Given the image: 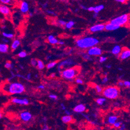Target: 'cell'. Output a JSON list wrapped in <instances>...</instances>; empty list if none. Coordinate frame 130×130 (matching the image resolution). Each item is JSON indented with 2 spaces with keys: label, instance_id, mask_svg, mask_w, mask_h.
<instances>
[{
  "label": "cell",
  "instance_id": "obj_4",
  "mask_svg": "<svg viewBox=\"0 0 130 130\" xmlns=\"http://www.w3.org/2000/svg\"><path fill=\"white\" fill-rule=\"evenodd\" d=\"M78 74V70L77 69L71 67V68L66 69L62 71L61 75L63 78L70 80L74 79L75 77Z\"/></svg>",
  "mask_w": 130,
  "mask_h": 130
},
{
  "label": "cell",
  "instance_id": "obj_40",
  "mask_svg": "<svg viewBox=\"0 0 130 130\" xmlns=\"http://www.w3.org/2000/svg\"><path fill=\"white\" fill-rule=\"evenodd\" d=\"M108 81V78L107 77V76H105L104 77H103V78L102 79V83L103 84H105L106 83H107V81Z\"/></svg>",
  "mask_w": 130,
  "mask_h": 130
},
{
  "label": "cell",
  "instance_id": "obj_23",
  "mask_svg": "<svg viewBox=\"0 0 130 130\" xmlns=\"http://www.w3.org/2000/svg\"><path fill=\"white\" fill-rule=\"evenodd\" d=\"M104 8V6L103 5H98L95 7H94V11L93 12L95 14H99L101 11L103 10Z\"/></svg>",
  "mask_w": 130,
  "mask_h": 130
},
{
  "label": "cell",
  "instance_id": "obj_29",
  "mask_svg": "<svg viewBox=\"0 0 130 130\" xmlns=\"http://www.w3.org/2000/svg\"><path fill=\"white\" fill-rule=\"evenodd\" d=\"M18 56L20 58H24L27 56V53L25 51H21L18 54Z\"/></svg>",
  "mask_w": 130,
  "mask_h": 130
},
{
  "label": "cell",
  "instance_id": "obj_49",
  "mask_svg": "<svg viewBox=\"0 0 130 130\" xmlns=\"http://www.w3.org/2000/svg\"><path fill=\"white\" fill-rule=\"evenodd\" d=\"M82 114V115H83V116L87 119V120H88V121H90V119H89V118L88 117V116L87 115H84V114Z\"/></svg>",
  "mask_w": 130,
  "mask_h": 130
},
{
  "label": "cell",
  "instance_id": "obj_50",
  "mask_svg": "<svg viewBox=\"0 0 130 130\" xmlns=\"http://www.w3.org/2000/svg\"><path fill=\"white\" fill-rule=\"evenodd\" d=\"M58 44L59 45H64V42L63 41H58Z\"/></svg>",
  "mask_w": 130,
  "mask_h": 130
},
{
  "label": "cell",
  "instance_id": "obj_12",
  "mask_svg": "<svg viewBox=\"0 0 130 130\" xmlns=\"http://www.w3.org/2000/svg\"><path fill=\"white\" fill-rule=\"evenodd\" d=\"M130 50L128 49H124L121 50V53L120 54L119 57L120 59L126 60L130 57Z\"/></svg>",
  "mask_w": 130,
  "mask_h": 130
},
{
  "label": "cell",
  "instance_id": "obj_38",
  "mask_svg": "<svg viewBox=\"0 0 130 130\" xmlns=\"http://www.w3.org/2000/svg\"><path fill=\"white\" fill-rule=\"evenodd\" d=\"M49 98L51 99V100H57L58 99V97L55 95V94H50L49 95Z\"/></svg>",
  "mask_w": 130,
  "mask_h": 130
},
{
  "label": "cell",
  "instance_id": "obj_64",
  "mask_svg": "<svg viewBox=\"0 0 130 130\" xmlns=\"http://www.w3.org/2000/svg\"><path fill=\"white\" fill-rule=\"evenodd\" d=\"M42 130H45V129H43Z\"/></svg>",
  "mask_w": 130,
  "mask_h": 130
},
{
  "label": "cell",
  "instance_id": "obj_51",
  "mask_svg": "<svg viewBox=\"0 0 130 130\" xmlns=\"http://www.w3.org/2000/svg\"><path fill=\"white\" fill-rule=\"evenodd\" d=\"M80 7H81L82 9H85V10H87V9H88V8H87V7H86L85 6L83 5H80Z\"/></svg>",
  "mask_w": 130,
  "mask_h": 130
},
{
  "label": "cell",
  "instance_id": "obj_24",
  "mask_svg": "<svg viewBox=\"0 0 130 130\" xmlns=\"http://www.w3.org/2000/svg\"><path fill=\"white\" fill-rule=\"evenodd\" d=\"M106 101V99L104 98H100L97 99L96 100V103H97V104H98L100 106H102L103 105H104V104L105 103V102Z\"/></svg>",
  "mask_w": 130,
  "mask_h": 130
},
{
  "label": "cell",
  "instance_id": "obj_36",
  "mask_svg": "<svg viewBox=\"0 0 130 130\" xmlns=\"http://www.w3.org/2000/svg\"><path fill=\"white\" fill-rule=\"evenodd\" d=\"M106 60H107V58L106 57H104V56H101L100 58L99 61H100V63H103V62H105Z\"/></svg>",
  "mask_w": 130,
  "mask_h": 130
},
{
  "label": "cell",
  "instance_id": "obj_41",
  "mask_svg": "<svg viewBox=\"0 0 130 130\" xmlns=\"http://www.w3.org/2000/svg\"><path fill=\"white\" fill-rule=\"evenodd\" d=\"M119 129V130H125L126 129V124H125L124 123H122L121 124V126L120 127V128Z\"/></svg>",
  "mask_w": 130,
  "mask_h": 130
},
{
  "label": "cell",
  "instance_id": "obj_54",
  "mask_svg": "<svg viewBox=\"0 0 130 130\" xmlns=\"http://www.w3.org/2000/svg\"><path fill=\"white\" fill-rule=\"evenodd\" d=\"M46 12L48 14H54V12H53L52 11H46Z\"/></svg>",
  "mask_w": 130,
  "mask_h": 130
},
{
  "label": "cell",
  "instance_id": "obj_63",
  "mask_svg": "<svg viewBox=\"0 0 130 130\" xmlns=\"http://www.w3.org/2000/svg\"><path fill=\"white\" fill-rule=\"evenodd\" d=\"M14 130V129H11L10 130Z\"/></svg>",
  "mask_w": 130,
  "mask_h": 130
},
{
  "label": "cell",
  "instance_id": "obj_14",
  "mask_svg": "<svg viewBox=\"0 0 130 130\" xmlns=\"http://www.w3.org/2000/svg\"><path fill=\"white\" fill-rule=\"evenodd\" d=\"M86 109V106L83 104H80L76 105L74 108V112L77 113L82 114L85 112Z\"/></svg>",
  "mask_w": 130,
  "mask_h": 130
},
{
  "label": "cell",
  "instance_id": "obj_27",
  "mask_svg": "<svg viewBox=\"0 0 130 130\" xmlns=\"http://www.w3.org/2000/svg\"><path fill=\"white\" fill-rule=\"evenodd\" d=\"M57 64H58V62L56 61L51 62L47 64V65H46V67L48 70H49L50 69L53 68V67H55L57 65Z\"/></svg>",
  "mask_w": 130,
  "mask_h": 130
},
{
  "label": "cell",
  "instance_id": "obj_10",
  "mask_svg": "<svg viewBox=\"0 0 130 130\" xmlns=\"http://www.w3.org/2000/svg\"><path fill=\"white\" fill-rule=\"evenodd\" d=\"M11 13L10 8L5 5L0 4V14L4 16L9 15Z\"/></svg>",
  "mask_w": 130,
  "mask_h": 130
},
{
  "label": "cell",
  "instance_id": "obj_42",
  "mask_svg": "<svg viewBox=\"0 0 130 130\" xmlns=\"http://www.w3.org/2000/svg\"><path fill=\"white\" fill-rule=\"evenodd\" d=\"M118 86H119V87H123V86H124L123 81H122V80L119 81V82L118 83Z\"/></svg>",
  "mask_w": 130,
  "mask_h": 130
},
{
  "label": "cell",
  "instance_id": "obj_33",
  "mask_svg": "<svg viewBox=\"0 0 130 130\" xmlns=\"http://www.w3.org/2000/svg\"><path fill=\"white\" fill-rule=\"evenodd\" d=\"M123 123H122V122H121V121H116V122L115 123H114V124L113 125V126H114V127H115V128H120V126H121V124H122Z\"/></svg>",
  "mask_w": 130,
  "mask_h": 130
},
{
  "label": "cell",
  "instance_id": "obj_28",
  "mask_svg": "<svg viewBox=\"0 0 130 130\" xmlns=\"http://www.w3.org/2000/svg\"><path fill=\"white\" fill-rule=\"evenodd\" d=\"M75 25V22L73 21H70L68 22H66L65 25L66 28L68 29H71L72 28L74 27Z\"/></svg>",
  "mask_w": 130,
  "mask_h": 130
},
{
  "label": "cell",
  "instance_id": "obj_7",
  "mask_svg": "<svg viewBox=\"0 0 130 130\" xmlns=\"http://www.w3.org/2000/svg\"><path fill=\"white\" fill-rule=\"evenodd\" d=\"M87 53V54L90 56H99L102 55V51L100 48L94 46L89 48Z\"/></svg>",
  "mask_w": 130,
  "mask_h": 130
},
{
  "label": "cell",
  "instance_id": "obj_39",
  "mask_svg": "<svg viewBox=\"0 0 130 130\" xmlns=\"http://www.w3.org/2000/svg\"><path fill=\"white\" fill-rule=\"evenodd\" d=\"M76 83L78 84H83L84 81L80 78H76Z\"/></svg>",
  "mask_w": 130,
  "mask_h": 130
},
{
  "label": "cell",
  "instance_id": "obj_21",
  "mask_svg": "<svg viewBox=\"0 0 130 130\" xmlns=\"http://www.w3.org/2000/svg\"><path fill=\"white\" fill-rule=\"evenodd\" d=\"M48 41L50 44L52 45L57 44L59 41L57 38L55 37L53 35H49L48 37Z\"/></svg>",
  "mask_w": 130,
  "mask_h": 130
},
{
  "label": "cell",
  "instance_id": "obj_16",
  "mask_svg": "<svg viewBox=\"0 0 130 130\" xmlns=\"http://www.w3.org/2000/svg\"><path fill=\"white\" fill-rule=\"evenodd\" d=\"M20 44H21V42H20V40H18V39L14 40L13 41L12 44H11V49L13 50H15L18 48L19 46L20 45Z\"/></svg>",
  "mask_w": 130,
  "mask_h": 130
},
{
  "label": "cell",
  "instance_id": "obj_35",
  "mask_svg": "<svg viewBox=\"0 0 130 130\" xmlns=\"http://www.w3.org/2000/svg\"><path fill=\"white\" fill-rule=\"evenodd\" d=\"M83 58L86 60H92V58L88 54H84L83 56Z\"/></svg>",
  "mask_w": 130,
  "mask_h": 130
},
{
  "label": "cell",
  "instance_id": "obj_8",
  "mask_svg": "<svg viewBox=\"0 0 130 130\" xmlns=\"http://www.w3.org/2000/svg\"><path fill=\"white\" fill-rule=\"evenodd\" d=\"M11 102L13 104L20 105H28L29 104V101L27 99H20L18 98H14L12 99Z\"/></svg>",
  "mask_w": 130,
  "mask_h": 130
},
{
  "label": "cell",
  "instance_id": "obj_61",
  "mask_svg": "<svg viewBox=\"0 0 130 130\" xmlns=\"http://www.w3.org/2000/svg\"><path fill=\"white\" fill-rule=\"evenodd\" d=\"M35 77L36 78H37V77H38V75H37V74H36V75H35Z\"/></svg>",
  "mask_w": 130,
  "mask_h": 130
},
{
  "label": "cell",
  "instance_id": "obj_2",
  "mask_svg": "<svg viewBox=\"0 0 130 130\" xmlns=\"http://www.w3.org/2000/svg\"><path fill=\"white\" fill-rule=\"evenodd\" d=\"M99 41L92 37L81 38L76 41V45L81 49H88L94 47L99 44Z\"/></svg>",
  "mask_w": 130,
  "mask_h": 130
},
{
  "label": "cell",
  "instance_id": "obj_46",
  "mask_svg": "<svg viewBox=\"0 0 130 130\" xmlns=\"http://www.w3.org/2000/svg\"><path fill=\"white\" fill-rule=\"evenodd\" d=\"M37 88L38 89H40L43 90V89H45V86L44 85H39L37 87Z\"/></svg>",
  "mask_w": 130,
  "mask_h": 130
},
{
  "label": "cell",
  "instance_id": "obj_45",
  "mask_svg": "<svg viewBox=\"0 0 130 130\" xmlns=\"http://www.w3.org/2000/svg\"><path fill=\"white\" fill-rule=\"evenodd\" d=\"M26 79L27 80H29L31 79V73H28L27 77H26Z\"/></svg>",
  "mask_w": 130,
  "mask_h": 130
},
{
  "label": "cell",
  "instance_id": "obj_26",
  "mask_svg": "<svg viewBox=\"0 0 130 130\" xmlns=\"http://www.w3.org/2000/svg\"><path fill=\"white\" fill-rule=\"evenodd\" d=\"M4 66L7 69H13L14 68V65L11 61H7L4 64Z\"/></svg>",
  "mask_w": 130,
  "mask_h": 130
},
{
  "label": "cell",
  "instance_id": "obj_5",
  "mask_svg": "<svg viewBox=\"0 0 130 130\" xmlns=\"http://www.w3.org/2000/svg\"><path fill=\"white\" fill-rule=\"evenodd\" d=\"M129 16L128 14H123L121 16L113 19L110 23L120 27L121 26L125 25L128 23L129 21Z\"/></svg>",
  "mask_w": 130,
  "mask_h": 130
},
{
  "label": "cell",
  "instance_id": "obj_15",
  "mask_svg": "<svg viewBox=\"0 0 130 130\" xmlns=\"http://www.w3.org/2000/svg\"><path fill=\"white\" fill-rule=\"evenodd\" d=\"M120 27L119 26L115 25L111 23H108L105 25V29L106 31H115L119 29Z\"/></svg>",
  "mask_w": 130,
  "mask_h": 130
},
{
  "label": "cell",
  "instance_id": "obj_13",
  "mask_svg": "<svg viewBox=\"0 0 130 130\" xmlns=\"http://www.w3.org/2000/svg\"><path fill=\"white\" fill-rule=\"evenodd\" d=\"M20 12L23 14L27 13L29 12V4L26 1L22 2L20 4Z\"/></svg>",
  "mask_w": 130,
  "mask_h": 130
},
{
  "label": "cell",
  "instance_id": "obj_55",
  "mask_svg": "<svg viewBox=\"0 0 130 130\" xmlns=\"http://www.w3.org/2000/svg\"><path fill=\"white\" fill-rule=\"evenodd\" d=\"M2 117H3V114H2V113L1 112V110H0V120H1L2 119Z\"/></svg>",
  "mask_w": 130,
  "mask_h": 130
},
{
  "label": "cell",
  "instance_id": "obj_32",
  "mask_svg": "<svg viewBox=\"0 0 130 130\" xmlns=\"http://www.w3.org/2000/svg\"><path fill=\"white\" fill-rule=\"evenodd\" d=\"M12 2L11 0H0V2L2 3V4L5 5L11 4Z\"/></svg>",
  "mask_w": 130,
  "mask_h": 130
},
{
  "label": "cell",
  "instance_id": "obj_9",
  "mask_svg": "<svg viewBox=\"0 0 130 130\" xmlns=\"http://www.w3.org/2000/svg\"><path fill=\"white\" fill-rule=\"evenodd\" d=\"M20 118L23 122H27L31 120L32 118V115L29 112L24 111L20 113Z\"/></svg>",
  "mask_w": 130,
  "mask_h": 130
},
{
  "label": "cell",
  "instance_id": "obj_17",
  "mask_svg": "<svg viewBox=\"0 0 130 130\" xmlns=\"http://www.w3.org/2000/svg\"><path fill=\"white\" fill-rule=\"evenodd\" d=\"M118 120V117L116 116H114V115H112L109 116L107 118V123L110 125H113L114 123L117 121Z\"/></svg>",
  "mask_w": 130,
  "mask_h": 130
},
{
  "label": "cell",
  "instance_id": "obj_11",
  "mask_svg": "<svg viewBox=\"0 0 130 130\" xmlns=\"http://www.w3.org/2000/svg\"><path fill=\"white\" fill-rule=\"evenodd\" d=\"M105 29V25L103 24H98L95 25L90 28V31L91 32L94 33L99 31H102Z\"/></svg>",
  "mask_w": 130,
  "mask_h": 130
},
{
  "label": "cell",
  "instance_id": "obj_34",
  "mask_svg": "<svg viewBox=\"0 0 130 130\" xmlns=\"http://www.w3.org/2000/svg\"><path fill=\"white\" fill-rule=\"evenodd\" d=\"M58 24H59V25L61 26L64 27V26H65L66 24V22L64 20H59L58 21Z\"/></svg>",
  "mask_w": 130,
  "mask_h": 130
},
{
  "label": "cell",
  "instance_id": "obj_53",
  "mask_svg": "<svg viewBox=\"0 0 130 130\" xmlns=\"http://www.w3.org/2000/svg\"><path fill=\"white\" fill-rule=\"evenodd\" d=\"M43 129H45V130H48V129H49L48 126L47 124H45L44 125V128H43Z\"/></svg>",
  "mask_w": 130,
  "mask_h": 130
},
{
  "label": "cell",
  "instance_id": "obj_52",
  "mask_svg": "<svg viewBox=\"0 0 130 130\" xmlns=\"http://www.w3.org/2000/svg\"><path fill=\"white\" fill-rule=\"evenodd\" d=\"M116 2H119V3H124L126 2V0H117Z\"/></svg>",
  "mask_w": 130,
  "mask_h": 130
},
{
  "label": "cell",
  "instance_id": "obj_20",
  "mask_svg": "<svg viewBox=\"0 0 130 130\" xmlns=\"http://www.w3.org/2000/svg\"><path fill=\"white\" fill-rule=\"evenodd\" d=\"M61 120L64 123L67 124V123H70L72 122V121H73V118H72L71 116L65 115L62 117Z\"/></svg>",
  "mask_w": 130,
  "mask_h": 130
},
{
  "label": "cell",
  "instance_id": "obj_44",
  "mask_svg": "<svg viewBox=\"0 0 130 130\" xmlns=\"http://www.w3.org/2000/svg\"><path fill=\"white\" fill-rule=\"evenodd\" d=\"M2 40L3 42H4L3 43H5V44H7V43H9V41L8 39H7V38H2Z\"/></svg>",
  "mask_w": 130,
  "mask_h": 130
},
{
  "label": "cell",
  "instance_id": "obj_37",
  "mask_svg": "<svg viewBox=\"0 0 130 130\" xmlns=\"http://www.w3.org/2000/svg\"><path fill=\"white\" fill-rule=\"evenodd\" d=\"M123 84H124V86L125 87H128V88L130 87V82L129 81H127V80L124 81Z\"/></svg>",
  "mask_w": 130,
  "mask_h": 130
},
{
  "label": "cell",
  "instance_id": "obj_31",
  "mask_svg": "<svg viewBox=\"0 0 130 130\" xmlns=\"http://www.w3.org/2000/svg\"><path fill=\"white\" fill-rule=\"evenodd\" d=\"M31 64L34 66V67H36L37 66V60L36 59H32L31 60Z\"/></svg>",
  "mask_w": 130,
  "mask_h": 130
},
{
  "label": "cell",
  "instance_id": "obj_56",
  "mask_svg": "<svg viewBox=\"0 0 130 130\" xmlns=\"http://www.w3.org/2000/svg\"><path fill=\"white\" fill-rule=\"evenodd\" d=\"M106 67L107 68H108V69H110L112 67V65L108 64V65H107L106 66Z\"/></svg>",
  "mask_w": 130,
  "mask_h": 130
},
{
  "label": "cell",
  "instance_id": "obj_19",
  "mask_svg": "<svg viewBox=\"0 0 130 130\" xmlns=\"http://www.w3.org/2000/svg\"><path fill=\"white\" fill-rule=\"evenodd\" d=\"M122 50V48L119 45H116L114 47L112 50V54L114 55H119L120 53H121Z\"/></svg>",
  "mask_w": 130,
  "mask_h": 130
},
{
  "label": "cell",
  "instance_id": "obj_62",
  "mask_svg": "<svg viewBox=\"0 0 130 130\" xmlns=\"http://www.w3.org/2000/svg\"><path fill=\"white\" fill-rule=\"evenodd\" d=\"M30 16H32V13H30Z\"/></svg>",
  "mask_w": 130,
  "mask_h": 130
},
{
  "label": "cell",
  "instance_id": "obj_60",
  "mask_svg": "<svg viewBox=\"0 0 130 130\" xmlns=\"http://www.w3.org/2000/svg\"><path fill=\"white\" fill-rule=\"evenodd\" d=\"M118 70H120V71H122V69H121V68H119H119H118Z\"/></svg>",
  "mask_w": 130,
  "mask_h": 130
},
{
  "label": "cell",
  "instance_id": "obj_18",
  "mask_svg": "<svg viewBox=\"0 0 130 130\" xmlns=\"http://www.w3.org/2000/svg\"><path fill=\"white\" fill-rule=\"evenodd\" d=\"M9 46L5 43H0V52L5 54L8 52Z\"/></svg>",
  "mask_w": 130,
  "mask_h": 130
},
{
  "label": "cell",
  "instance_id": "obj_22",
  "mask_svg": "<svg viewBox=\"0 0 130 130\" xmlns=\"http://www.w3.org/2000/svg\"><path fill=\"white\" fill-rule=\"evenodd\" d=\"M2 34L4 38H7V39H13L15 37V35H14V34L13 33H8L5 32H3Z\"/></svg>",
  "mask_w": 130,
  "mask_h": 130
},
{
  "label": "cell",
  "instance_id": "obj_47",
  "mask_svg": "<svg viewBox=\"0 0 130 130\" xmlns=\"http://www.w3.org/2000/svg\"><path fill=\"white\" fill-rule=\"evenodd\" d=\"M61 109L63 110H66V107H65V106L64 105V104L63 103H61Z\"/></svg>",
  "mask_w": 130,
  "mask_h": 130
},
{
  "label": "cell",
  "instance_id": "obj_25",
  "mask_svg": "<svg viewBox=\"0 0 130 130\" xmlns=\"http://www.w3.org/2000/svg\"><path fill=\"white\" fill-rule=\"evenodd\" d=\"M37 67L40 70H42L45 68V64L42 60H37Z\"/></svg>",
  "mask_w": 130,
  "mask_h": 130
},
{
  "label": "cell",
  "instance_id": "obj_6",
  "mask_svg": "<svg viewBox=\"0 0 130 130\" xmlns=\"http://www.w3.org/2000/svg\"><path fill=\"white\" fill-rule=\"evenodd\" d=\"M75 63L74 61H73L71 59H66L64 61L61 62L59 64L58 68L59 72H60L61 69L62 68H67V67H70L72 66H73Z\"/></svg>",
  "mask_w": 130,
  "mask_h": 130
},
{
  "label": "cell",
  "instance_id": "obj_58",
  "mask_svg": "<svg viewBox=\"0 0 130 130\" xmlns=\"http://www.w3.org/2000/svg\"><path fill=\"white\" fill-rule=\"evenodd\" d=\"M47 5V3H45V4H44V5H43V7H45Z\"/></svg>",
  "mask_w": 130,
  "mask_h": 130
},
{
  "label": "cell",
  "instance_id": "obj_30",
  "mask_svg": "<svg viewBox=\"0 0 130 130\" xmlns=\"http://www.w3.org/2000/svg\"><path fill=\"white\" fill-rule=\"evenodd\" d=\"M95 90L96 91H97V92L98 93H101L103 92V88L101 87L99 85H96L95 86Z\"/></svg>",
  "mask_w": 130,
  "mask_h": 130
},
{
  "label": "cell",
  "instance_id": "obj_43",
  "mask_svg": "<svg viewBox=\"0 0 130 130\" xmlns=\"http://www.w3.org/2000/svg\"><path fill=\"white\" fill-rule=\"evenodd\" d=\"M64 111H65V114L66 115H67V116H71L72 113H71V111H70V110L66 109V110H64Z\"/></svg>",
  "mask_w": 130,
  "mask_h": 130
},
{
  "label": "cell",
  "instance_id": "obj_48",
  "mask_svg": "<svg viewBox=\"0 0 130 130\" xmlns=\"http://www.w3.org/2000/svg\"><path fill=\"white\" fill-rule=\"evenodd\" d=\"M88 11H89V12H93L94 11V7L93 6H91V7H89L88 8Z\"/></svg>",
  "mask_w": 130,
  "mask_h": 130
},
{
  "label": "cell",
  "instance_id": "obj_3",
  "mask_svg": "<svg viewBox=\"0 0 130 130\" xmlns=\"http://www.w3.org/2000/svg\"><path fill=\"white\" fill-rule=\"evenodd\" d=\"M119 90L116 87H108L103 90V95L105 98L110 100L117 99L119 95Z\"/></svg>",
  "mask_w": 130,
  "mask_h": 130
},
{
  "label": "cell",
  "instance_id": "obj_1",
  "mask_svg": "<svg viewBox=\"0 0 130 130\" xmlns=\"http://www.w3.org/2000/svg\"><path fill=\"white\" fill-rule=\"evenodd\" d=\"M25 86L18 82L7 83L3 86V90L7 94L14 95L22 94L25 91Z\"/></svg>",
  "mask_w": 130,
  "mask_h": 130
},
{
  "label": "cell",
  "instance_id": "obj_57",
  "mask_svg": "<svg viewBox=\"0 0 130 130\" xmlns=\"http://www.w3.org/2000/svg\"><path fill=\"white\" fill-rule=\"evenodd\" d=\"M98 14H95V13H94V18H97V17H98Z\"/></svg>",
  "mask_w": 130,
  "mask_h": 130
},
{
  "label": "cell",
  "instance_id": "obj_59",
  "mask_svg": "<svg viewBox=\"0 0 130 130\" xmlns=\"http://www.w3.org/2000/svg\"><path fill=\"white\" fill-rule=\"evenodd\" d=\"M55 74H52L51 75V77H55Z\"/></svg>",
  "mask_w": 130,
  "mask_h": 130
}]
</instances>
